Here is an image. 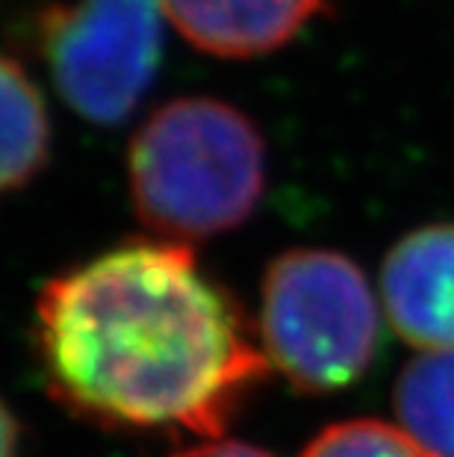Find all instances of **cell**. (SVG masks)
<instances>
[{"instance_id": "6da1fadb", "label": "cell", "mask_w": 454, "mask_h": 457, "mask_svg": "<svg viewBox=\"0 0 454 457\" xmlns=\"http://www.w3.org/2000/svg\"><path fill=\"white\" fill-rule=\"evenodd\" d=\"M36 354L80 420L207 440L272 372L234 295L169 239L124 242L47 280Z\"/></svg>"}, {"instance_id": "7a4b0ae2", "label": "cell", "mask_w": 454, "mask_h": 457, "mask_svg": "<svg viewBox=\"0 0 454 457\" xmlns=\"http://www.w3.org/2000/svg\"><path fill=\"white\" fill-rule=\"evenodd\" d=\"M133 210L157 239L195 242L245 225L266 189V142L243 110L177 98L142 121L128 151Z\"/></svg>"}, {"instance_id": "3957f363", "label": "cell", "mask_w": 454, "mask_h": 457, "mask_svg": "<svg viewBox=\"0 0 454 457\" xmlns=\"http://www.w3.org/2000/svg\"><path fill=\"white\" fill-rule=\"evenodd\" d=\"M257 330L272 369L310 395L357 384L381 343L369 280L345 254L322 248L286 251L268 266Z\"/></svg>"}, {"instance_id": "277c9868", "label": "cell", "mask_w": 454, "mask_h": 457, "mask_svg": "<svg viewBox=\"0 0 454 457\" xmlns=\"http://www.w3.org/2000/svg\"><path fill=\"white\" fill-rule=\"evenodd\" d=\"M160 0H74L38 18V51L60 98L86 121L121 124L157 77Z\"/></svg>"}, {"instance_id": "5b68a950", "label": "cell", "mask_w": 454, "mask_h": 457, "mask_svg": "<svg viewBox=\"0 0 454 457\" xmlns=\"http://www.w3.org/2000/svg\"><path fill=\"white\" fill-rule=\"evenodd\" d=\"M381 295L404 343L454 352V225H428L395 242L381 266Z\"/></svg>"}, {"instance_id": "8992f818", "label": "cell", "mask_w": 454, "mask_h": 457, "mask_svg": "<svg viewBox=\"0 0 454 457\" xmlns=\"http://www.w3.org/2000/svg\"><path fill=\"white\" fill-rule=\"evenodd\" d=\"M166 21L195 51L254 60L280 51L327 12V0H160Z\"/></svg>"}, {"instance_id": "52a82bcc", "label": "cell", "mask_w": 454, "mask_h": 457, "mask_svg": "<svg viewBox=\"0 0 454 457\" xmlns=\"http://www.w3.org/2000/svg\"><path fill=\"white\" fill-rule=\"evenodd\" d=\"M51 157V119L30 74L0 54V198L27 187Z\"/></svg>"}, {"instance_id": "ba28073f", "label": "cell", "mask_w": 454, "mask_h": 457, "mask_svg": "<svg viewBox=\"0 0 454 457\" xmlns=\"http://www.w3.org/2000/svg\"><path fill=\"white\" fill-rule=\"evenodd\" d=\"M395 416L422 449L454 457V352H425L395 384Z\"/></svg>"}, {"instance_id": "9c48e42d", "label": "cell", "mask_w": 454, "mask_h": 457, "mask_svg": "<svg viewBox=\"0 0 454 457\" xmlns=\"http://www.w3.org/2000/svg\"><path fill=\"white\" fill-rule=\"evenodd\" d=\"M301 457H433L399 425L349 420L325 428Z\"/></svg>"}, {"instance_id": "30bf717a", "label": "cell", "mask_w": 454, "mask_h": 457, "mask_svg": "<svg viewBox=\"0 0 454 457\" xmlns=\"http://www.w3.org/2000/svg\"><path fill=\"white\" fill-rule=\"evenodd\" d=\"M175 457H272V454L257 449V445L236 443V440H221V436H216V440L192 445V449L180 452Z\"/></svg>"}, {"instance_id": "8fae6325", "label": "cell", "mask_w": 454, "mask_h": 457, "mask_svg": "<svg viewBox=\"0 0 454 457\" xmlns=\"http://www.w3.org/2000/svg\"><path fill=\"white\" fill-rule=\"evenodd\" d=\"M21 452V425L15 413L0 402V457H18Z\"/></svg>"}]
</instances>
